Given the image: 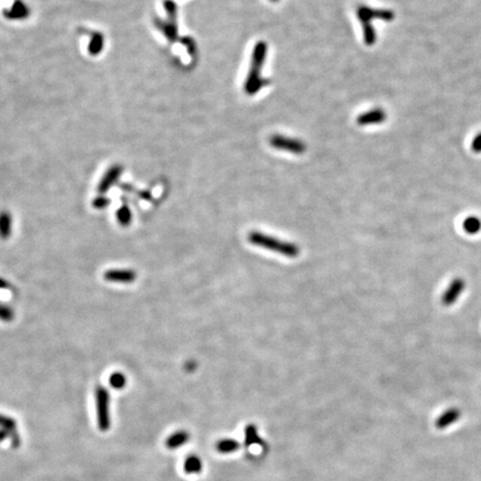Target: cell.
Listing matches in <instances>:
<instances>
[{
	"label": "cell",
	"mask_w": 481,
	"mask_h": 481,
	"mask_svg": "<svg viewBox=\"0 0 481 481\" xmlns=\"http://www.w3.org/2000/svg\"><path fill=\"white\" fill-rule=\"evenodd\" d=\"M266 52L267 45L265 43H256L251 58V67L249 69L248 77H246L244 85L245 93L248 95H254V94L261 91L263 85L266 84V81L261 77V70L264 65V62H265Z\"/></svg>",
	"instance_id": "6da1fadb"
},
{
	"label": "cell",
	"mask_w": 481,
	"mask_h": 481,
	"mask_svg": "<svg viewBox=\"0 0 481 481\" xmlns=\"http://www.w3.org/2000/svg\"><path fill=\"white\" fill-rule=\"evenodd\" d=\"M95 403L97 413V424L99 430L108 431L110 420V395L108 390L103 385H97L95 389Z\"/></svg>",
	"instance_id": "7a4b0ae2"
},
{
	"label": "cell",
	"mask_w": 481,
	"mask_h": 481,
	"mask_svg": "<svg viewBox=\"0 0 481 481\" xmlns=\"http://www.w3.org/2000/svg\"><path fill=\"white\" fill-rule=\"evenodd\" d=\"M357 17L362 23L363 31L369 28L370 26V21L372 19H381V20H394L395 14L390 10H380V9H372L370 7H366V6H361L357 9Z\"/></svg>",
	"instance_id": "3957f363"
},
{
	"label": "cell",
	"mask_w": 481,
	"mask_h": 481,
	"mask_svg": "<svg viewBox=\"0 0 481 481\" xmlns=\"http://www.w3.org/2000/svg\"><path fill=\"white\" fill-rule=\"evenodd\" d=\"M269 145L275 149L290 152L293 154H302L306 151V145H304L301 140H297L295 138L284 137L281 135H274L273 137L269 139Z\"/></svg>",
	"instance_id": "277c9868"
},
{
	"label": "cell",
	"mask_w": 481,
	"mask_h": 481,
	"mask_svg": "<svg viewBox=\"0 0 481 481\" xmlns=\"http://www.w3.org/2000/svg\"><path fill=\"white\" fill-rule=\"evenodd\" d=\"M32 14V9L23 0H15L9 8L3 11L6 19L13 21H22L29 18Z\"/></svg>",
	"instance_id": "5b68a950"
},
{
	"label": "cell",
	"mask_w": 481,
	"mask_h": 481,
	"mask_svg": "<svg viewBox=\"0 0 481 481\" xmlns=\"http://www.w3.org/2000/svg\"><path fill=\"white\" fill-rule=\"evenodd\" d=\"M137 274L130 268H110L104 273L105 281L110 283L130 284L136 281Z\"/></svg>",
	"instance_id": "8992f818"
},
{
	"label": "cell",
	"mask_w": 481,
	"mask_h": 481,
	"mask_svg": "<svg viewBox=\"0 0 481 481\" xmlns=\"http://www.w3.org/2000/svg\"><path fill=\"white\" fill-rule=\"evenodd\" d=\"M466 289V282L460 278H457L447 287V290L443 292L441 302L445 307H451L457 302L460 297L461 293Z\"/></svg>",
	"instance_id": "52a82bcc"
},
{
	"label": "cell",
	"mask_w": 481,
	"mask_h": 481,
	"mask_svg": "<svg viewBox=\"0 0 481 481\" xmlns=\"http://www.w3.org/2000/svg\"><path fill=\"white\" fill-rule=\"evenodd\" d=\"M122 173H123V167L121 165L110 166L106 171V173L103 175V177L97 186V192L99 193V194L101 195L106 194L111 187H113L117 182H118Z\"/></svg>",
	"instance_id": "ba28073f"
},
{
	"label": "cell",
	"mask_w": 481,
	"mask_h": 481,
	"mask_svg": "<svg viewBox=\"0 0 481 481\" xmlns=\"http://www.w3.org/2000/svg\"><path fill=\"white\" fill-rule=\"evenodd\" d=\"M0 429H5L11 433V444L14 448H18L20 444V437L17 432V424L14 418L0 414Z\"/></svg>",
	"instance_id": "9c48e42d"
},
{
	"label": "cell",
	"mask_w": 481,
	"mask_h": 481,
	"mask_svg": "<svg viewBox=\"0 0 481 481\" xmlns=\"http://www.w3.org/2000/svg\"><path fill=\"white\" fill-rule=\"evenodd\" d=\"M385 121V113L384 110L380 108H375L367 113H363L357 118V124L361 126L371 125V124H380Z\"/></svg>",
	"instance_id": "30bf717a"
},
{
	"label": "cell",
	"mask_w": 481,
	"mask_h": 481,
	"mask_svg": "<svg viewBox=\"0 0 481 481\" xmlns=\"http://www.w3.org/2000/svg\"><path fill=\"white\" fill-rule=\"evenodd\" d=\"M189 441H190V433L185 430H178L167 437L165 445L169 450H175V449L183 447V445Z\"/></svg>",
	"instance_id": "8fae6325"
},
{
	"label": "cell",
	"mask_w": 481,
	"mask_h": 481,
	"mask_svg": "<svg viewBox=\"0 0 481 481\" xmlns=\"http://www.w3.org/2000/svg\"><path fill=\"white\" fill-rule=\"evenodd\" d=\"M459 418H460L459 409H457V408L448 409L447 411H444L437 419L436 427L438 428V429H445V428L449 427L450 425H453L456 421H458Z\"/></svg>",
	"instance_id": "7c38bea8"
},
{
	"label": "cell",
	"mask_w": 481,
	"mask_h": 481,
	"mask_svg": "<svg viewBox=\"0 0 481 481\" xmlns=\"http://www.w3.org/2000/svg\"><path fill=\"white\" fill-rule=\"evenodd\" d=\"M13 233V216L7 211L0 212V238L8 239Z\"/></svg>",
	"instance_id": "4fadbf2b"
},
{
	"label": "cell",
	"mask_w": 481,
	"mask_h": 481,
	"mask_svg": "<svg viewBox=\"0 0 481 481\" xmlns=\"http://www.w3.org/2000/svg\"><path fill=\"white\" fill-rule=\"evenodd\" d=\"M203 470L202 459L196 455H191L184 461V471L187 474H198Z\"/></svg>",
	"instance_id": "5bb4252c"
},
{
	"label": "cell",
	"mask_w": 481,
	"mask_h": 481,
	"mask_svg": "<svg viewBox=\"0 0 481 481\" xmlns=\"http://www.w3.org/2000/svg\"><path fill=\"white\" fill-rule=\"evenodd\" d=\"M105 46V37L102 33H94L88 43V52L92 56H97L102 52Z\"/></svg>",
	"instance_id": "9a60e30c"
},
{
	"label": "cell",
	"mask_w": 481,
	"mask_h": 481,
	"mask_svg": "<svg viewBox=\"0 0 481 481\" xmlns=\"http://www.w3.org/2000/svg\"><path fill=\"white\" fill-rule=\"evenodd\" d=\"M244 441L246 447H251V445H262L263 441L259 435V431H257V428L254 425H248L245 427V432H244Z\"/></svg>",
	"instance_id": "2e32d148"
},
{
	"label": "cell",
	"mask_w": 481,
	"mask_h": 481,
	"mask_svg": "<svg viewBox=\"0 0 481 481\" xmlns=\"http://www.w3.org/2000/svg\"><path fill=\"white\" fill-rule=\"evenodd\" d=\"M216 450L219 451L220 454L226 455V454H231V453H235V451L239 448V443L237 440L235 439H231V438H225V439H221L220 441H218L215 445Z\"/></svg>",
	"instance_id": "e0dca14e"
},
{
	"label": "cell",
	"mask_w": 481,
	"mask_h": 481,
	"mask_svg": "<svg viewBox=\"0 0 481 481\" xmlns=\"http://www.w3.org/2000/svg\"><path fill=\"white\" fill-rule=\"evenodd\" d=\"M157 27L164 34V36L168 40H171V42H174L177 38V27H176L174 22L160 20L157 22Z\"/></svg>",
	"instance_id": "ac0fdd59"
},
{
	"label": "cell",
	"mask_w": 481,
	"mask_h": 481,
	"mask_svg": "<svg viewBox=\"0 0 481 481\" xmlns=\"http://www.w3.org/2000/svg\"><path fill=\"white\" fill-rule=\"evenodd\" d=\"M116 218H117V221H118L121 226L127 227V226L131 225V223L133 221V214H132L131 208L128 207V205L123 204L122 206L118 209H117Z\"/></svg>",
	"instance_id": "d6986e66"
},
{
	"label": "cell",
	"mask_w": 481,
	"mask_h": 481,
	"mask_svg": "<svg viewBox=\"0 0 481 481\" xmlns=\"http://www.w3.org/2000/svg\"><path fill=\"white\" fill-rule=\"evenodd\" d=\"M463 228H465L466 233L470 234V235H474V234H478L481 230V221L476 218V216H470V218H467L463 222Z\"/></svg>",
	"instance_id": "ffe728a7"
},
{
	"label": "cell",
	"mask_w": 481,
	"mask_h": 481,
	"mask_svg": "<svg viewBox=\"0 0 481 481\" xmlns=\"http://www.w3.org/2000/svg\"><path fill=\"white\" fill-rule=\"evenodd\" d=\"M127 383V378L125 374H123L122 372H114L111 373L109 377V384L111 388H114L116 390H122L124 389Z\"/></svg>",
	"instance_id": "44dd1931"
},
{
	"label": "cell",
	"mask_w": 481,
	"mask_h": 481,
	"mask_svg": "<svg viewBox=\"0 0 481 481\" xmlns=\"http://www.w3.org/2000/svg\"><path fill=\"white\" fill-rule=\"evenodd\" d=\"M15 319V311L14 309L0 302V321L3 322H11Z\"/></svg>",
	"instance_id": "7402d4cb"
},
{
	"label": "cell",
	"mask_w": 481,
	"mask_h": 481,
	"mask_svg": "<svg viewBox=\"0 0 481 481\" xmlns=\"http://www.w3.org/2000/svg\"><path fill=\"white\" fill-rule=\"evenodd\" d=\"M109 204H110V199L105 195H99L93 201V206L97 209L106 208L108 207Z\"/></svg>",
	"instance_id": "603a6c76"
},
{
	"label": "cell",
	"mask_w": 481,
	"mask_h": 481,
	"mask_svg": "<svg viewBox=\"0 0 481 481\" xmlns=\"http://www.w3.org/2000/svg\"><path fill=\"white\" fill-rule=\"evenodd\" d=\"M472 149L476 152V153H481V133L478 135L476 138L473 139Z\"/></svg>",
	"instance_id": "cb8c5ba5"
},
{
	"label": "cell",
	"mask_w": 481,
	"mask_h": 481,
	"mask_svg": "<svg viewBox=\"0 0 481 481\" xmlns=\"http://www.w3.org/2000/svg\"><path fill=\"white\" fill-rule=\"evenodd\" d=\"M11 438V433L5 429H0V442L5 441V440L10 439Z\"/></svg>",
	"instance_id": "d4e9b609"
},
{
	"label": "cell",
	"mask_w": 481,
	"mask_h": 481,
	"mask_svg": "<svg viewBox=\"0 0 481 481\" xmlns=\"http://www.w3.org/2000/svg\"><path fill=\"white\" fill-rule=\"evenodd\" d=\"M11 284L8 282L7 280H5L4 278H0V290H5V289H9Z\"/></svg>",
	"instance_id": "484cf974"
},
{
	"label": "cell",
	"mask_w": 481,
	"mask_h": 481,
	"mask_svg": "<svg viewBox=\"0 0 481 481\" xmlns=\"http://www.w3.org/2000/svg\"><path fill=\"white\" fill-rule=\"evenodd\" d=\"M271 2H279V0H271Z\"/></svg>",
	"instance_id": "4316f807"
}]
</instances>
